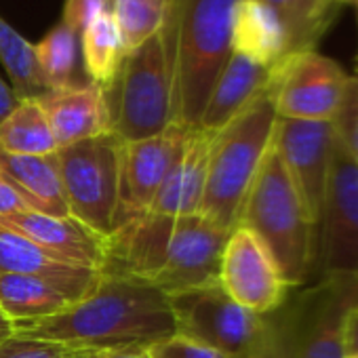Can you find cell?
<instances>
[{"mask_svg": "<svg viewBox=\"0 0 358 358\" xmlns=\"http://www.w3.org/2000/svg\"><path fill=\"white\" fill-rule=\"evenodd\" d=\"M230 232L207 217L141 213L106 236L99 272L148 282L166 297L220 282V264Z\"/></svg>", "mask_w": 358, "mask_h": 358, "instance_id": "cell-1", "label": "cell"}, {"mask_svg": "<svg viewBox=\"0 0 358 358\" xmlns=\"http://www.w3.org/2000/svg\"><path fill=\"white\" fill-rule=\"evenodd\" d=\"M15 335L57 341L83 350L150 345L175 335L169 297L141 280L103 274L89 297L36 322L15 324Z\"/></svg>", "mask_w": 358, "mask_h": 358, "instance_id": "cell-2", "label": "cell"}, {"mask_svg": "<svg viewBox=\"0 0 358 358\" xmlns=\"http://www.w3.org/2000/svg\"><path fill=\"white\" fill-rule=\"evenodd\" d=\"M238 226L268 247L291 289L314 278L316 224L272 145L245 199Z\"/></svg>", "mask_w": 358, "mask_h": 358, "instance_id": "cell-3", "label": "cell"}, {"mask_svg": "<svg viewBox=\"0 0 358 358\" xmlns=\"http://www.w3.org/2000/svg\"><path fill=\"white\" fill-rule=\"evenodd\" d=\"M238 0H177L173 122L199 129L211 89L232 55Z\"/></svg>", "mask_w": 358, "mask_h": 358, "instance_id": "cell-4", "label": "cell"}, {"mask_svg": "<svg viewBox=\"0 0 358 358\" xmlns=\"http://www.w3.org/2000/svg\"><path fill=\"white\" fill-rule=\"evenodd\" d=\"M276 110L266 89L224 129L211 135L207 186L201 215L211 224L232 232L253 179L272 145Z\"/></svg>", "mask_w": 358, "mask_h": 358, "instance_id": "cell-5", "label": "cell"}, {"mask_svg": "<svg viewBox=\"0 0 358 358\" xmlns=\"http://www.w3.org/2000/svg\"><path fill=\"white\" fill-rule=\"evenodd\" d=\"M175 11L171 22L127 53L114 85L106 91L112 133L120 141L154 137L173 124Z\"/></svg>", "mask_w": 358, "mask_h": 358, "instance_id": "cell-6", "label": "cell"}, {"mask_svg": "<svg viewBox=\"0 0 358 358\" xmlns=\"http://www.w3.org/2000/svg\"><path fill=\"white\" fill-rule=\"evenodd\" d=\"M297 289L268 314L270 358H345L343 331L358 308V276H318Z\"/></svg>", "mask_w": 358, "mask_h": 358, "instance_id": "cell-7", "label": "cell"}, {"mask_svg": "<svg viewBox=\"0 0 358 358\" xmlns=\"http://www.w3.org/2000/svg\"><path fill=\"white\" fill-rule=\"evenodd\" d=\"M175 333L203 341L230 358H270L268 314L238 306L222 285L169 295Z\"/></svg>", "mask_w": 358, "mask_h": 358, "instance_id": "cell-8", "label": "cell"}, {"mask_svg": "<svg viewBox=\"0 0 358 358\" xmlns=\"http://www.w3.org/2000/svg\"><path fill=\"white\" fill-rule=\"evenodd\" d=\"M120 150L122 141L106 133L55 152L70 215L101 236L118 226Z\"/></svg>", "mask_w": 358, "mask_h": 358, "instance_id": "cell-9", "label": "cell"}, {"mask_svg": "<svg viewBox=\"0 0 358 358\" xmlns=\"http://www.w3.org/2000/svg\"><path fill=\"white\" fill-rule=\"evenodd\" d=\"M350 78L337 62L306 49L289 53L272 68L268 91L278 118L335 120Z\"/></svg>", "mask_w": 358, "mask_h": 358, "instance_id": "cell-10", "label": "cell"}, {"mask_svg": "<svg viewBox=\"0 0 358 358\" xmlns=\"http://www.w3.org/2000/svg\"><path fill=\"white\" fill-rule=\"evenodd\" d=\"M339 139V137H337ZM314 274L358 276V162L337 143L316 224Z\"/></svg>", "mask_w": 358, "mask_h": 358, "instance_id": "cell-11", "label": "cell"}, {"mask_svg": "<svg viewBox=\"0 0 358 358\" xmlns=\"http://www.w3.org/2000/svg\"><path fill=\"white\" fill-rule=\"evenodd\" d=\"M337 143L333 120L278 118L274 127L272 148L291 175L314 224L320 217Z\"/></svg>", "mask_w": 358, "mask_h": 358, "instance_id": "cell-12", "label": "cell"}, {"mask_svg": "<svg viewBox=\"0 0 358 358\" xmlns=\"http://www.w3.org/2000/svg\"><path fill=\"white\" fill-rule=\"evenodd\" d=\"M220 285L238 306L262 316L276 312L293 291L268 247L243 226L226 241Z\"/></svg>", "mask_w": 358, "mask_h": 358, "instance_id": "cell-13", "label": "cell"}, {"mask_svg": "<svg viewBox=\"0 0 358 358\" xmlns=\"http://www.w3.org/2000/svg\"><path fill=\"white\" fill-rule=\"evenodd\" d=\"M190 131L192 129L173 122L169 129L154 137L122 141L118 226L135 215L150 211L164 177L182 154Z\"/></svg>", "mask_w": 358, "mask_h": 358, "instance_id": "cell-14", "label": "cell"}, {"mask_svg": "<svg viewBox=\"0 0 358 358\" xmlns=\"http://www.w3.org/2000/svg\"><path fill=\"white\" fill-rule=\"evenodd\" d=\"M99 270L74 274H0V312L13 324L57 316L93 293Z\"/></svg>", "mask_w": 358, "mask_h": 358, "instance_id": "cell-15", "label": "cell"}, {"mask_svg": "<svg viewBox=\"0 0 358 358\" xmlns=\"http://www.w3.org/2000/svg\"><path fill=\"white\" fill-rule=\"evenodd\" d=\"M0 224L32 241L59 262L91 270L103 268L106 236L93 232L74 217H55L41 211H20L0 217Z\"/></svg>", "mask_w": 358, "mask_h": 358, "instance_id": "cell-16", "label": "cell"}, {"mask_svg": "<svg viewBox=\"0 0 358 358\" xmlns=\"http://www.w3.org/2000/svg\"><path fill=\"white\" fill-rule=\"evenodd\" d=\"M36 99L59 148L112 133L106 91L95 83L76 89L47 91Z\"/></svg>", "mask_w": 358, "mask_h": 358, "instance_id": "cell-17", "label": "cell"}, {"mask_svg": "<svg viewBox=\"0 0 358 358\" xmlns=\"http://www.w3.org/2000/svg\"><path fill=\"white\" fill-rule=\"evenodd\" d=\"M209 148H211V133L192 129L182 154H179V158L171 166L150 207L152 213L171 215V217L201 213L205 186H207Z\"/></svg>", "mask_w": 358, "mask_h": 358, "instance_id": "cell-18", "label": "cell"}, {"mask_svg": "<svg viewBox=\"0 0 358 358\" xmlns=\"http://www.w3.org/2000/svg\"><path fill=\"white\" fill-rule=\"evenodd\" d=\"M270 76L272 68L259 66L238 53H232L211 89L199 129L211 135L224 129L268 89Z\"/></svg>", "mask_w": 358, "mask_h": 358, "instance_id": "cell-19", "label": "cell"}, {"mask_svg": "<svg viewBox=\"0 0 358 358\" xmlns=\"http://www.w3.org/2000/svg\"><path fill=\"white\" fill-rule=\"evenodd\" d=\"M232 53L274 68L291 53L282 17L264 0H238L232 15Z\"/></svg>", "mask_w": 358, "mask_h": 358, "instance_id": "cell-20", "label": "cell"}, {"mask_svg": "<svg viewBox=\"0 0 358 358\" xmlns=\"http://www.w3.org/2000/svg\"><path fill=\"white\" fill-rule=\"evenodd\" d=\"M0 171L20 188V192L30 201L34 211L55 217H72L55 154H45V156L0 154Z\"/></svg>", "mask_w": 358, "mask_h": 358, "instance_id": "cell-21", "label": "cell"}, {"mask_svg": "<svg viewBox=\"0 0 358 358\" xmlns=\"http://www.w3.org/2000/svg\"><path fill=\"white\" fill-rule=\"evenodd\" d=\"M36 66L47 91L76 89L89 85L85 80L80 36L72 32L64 22H57L36 45Z\"/></svg>", "mask_w": 358, "mask_h": 358, "instance_id": "cell-22", "label": "cell"}, {"mask_svg": "<svg viewBox=\"0 0 358 358\" xmlns=\"http://www.w3.org/2000/svg\"><path fill=\"white\" fill-rule=\"evenodd\" d=\"M80 55L89 83H95L108 91L127 57V49L112 11L101 13L85 28L80 34Z\"/></svg>", "mask_w": 358, "mask_h": 358, "instance_id": "cell-23", "label": "cell"}, {"mask_svg": "<svg viewBox=\"0 0 358 358\" xmlns=\"http://www.w3.org/2000/svg\"><path fill=\"white\" fill-rule=\"evenodd\" d=\"M59 150L38 99H20L15 110L0 122V154L45 156Z\"/></svg>", "mask_w": 358, "mask_h": 358, "instance_id": "cell-24", "label": "cell"}, {"mask_svg": "<svg viewBox=\"0 0 358 358\" xmlns=\"http://www.w3.org/2000/svg\"><path fill=\"white\" fill-rule=\"evenodd\" d=\"M177 0H112V17L127 53L158 34L173 17Z\"/></svg>", "mask_w": 358, "mask_h": 358, "instance_id": "cell-25", "label": "cell"}, {"mask_svg": "<svg viewBox=\"0 0 358 358\" xmlns=\"http://www.w3.org/2000/svg\"><path fill=\"white\" fill-rule=\"evenodd\" d=\"M0 62L11 78L17 99H36L47 93L38 74L34 45L28 43L3 17H0Z\"/></svg>", "mask_w": 358, "mask_h": 358, "instance_id": "cell-26", "label": "cell"}, {"mask_svg": "<svg viewBox=\"0 0 358 358\" xmlns=\"http://www.w3.org/2000/svg\"><path fill=\"white\" fill-rule=\"evenodd\" d=\"M78 266L59 262L32 241L0 224V274H74Z\"/></svg>", "mask_w": 358, "mask_h": 358, "instance_id": "cell-27", "label": "cell"}, {"mask_svg": "<svg viewBox=\"0 0 358 358\" xmlns=\"http://www.w3.org/2000/svg\"><path fill=\"white\" fill-rule=\"evenodd\" d=\"M93 354V350L22 335H13L0 341V358H91Z\"/></svg>", "mask_w": 358, "mask_h": 358, "instance_id": "cell-28", "label": "cell"}, {"mask_svg": "<svg viewBox=\"0 0 358 358\" xmlns=\"http://www.w3.org/2000/svg\"><path fill=\"white\" fill-rule=\"evenodd\" d=\"M145 350L150 358H230L224 352L203 341H196L192 337L179 335V333L164 337L160 341H154Z\"/></svg>", "mask_w": 358, "mask_h": 358, "instance_id": "cell-29", "label": "cell"}, {"mask_svg": "<svg viewBox=\"0 0 358 358\" xmlns=\"http://www.w3.org/2000/svg\"><path fill=\"white\" fill-rule=\"evenodd\" d=\"M333 122L337 129L339 143L350 154V158L358 162V76L356 74L350 78L348 95Z\"/></svg>", "mask_w": 358, "mask_h": 358, "instance_id": "cell-30", "label": "cell"}, {"mask_svg": "<svg viewBox=\"0 0 358 358\" xmlns=\"http://www.w3.org/2000/svg\"><path fill=\"white\" fill-rule=\"evenodd\" d=\"M268 3L285 22L289 30V41H291V53L293 51H306L314 49L308 43L306 36V24H303V11H301V0H264Z\"/></svg>", "mask_w": 358, "mask_h": 358, "instance_id": "cell-31", "label": "cell"}, {"mask_svg": "<svg viewBox=\"0 0 358 358\" xmlns=\"http://www.w3.org/2000/svg\"><path fill=\"white\" fill-rule=\"evenodd\" d=\"M108 11H112V0H66L59 22L80 36L95 17Z\"/></svg>", "mask_w": 358, "mask_h": 358, "instance_id": "cell-32", "label": "cell"}, {"mask_svg": "<svg viewBox=\"0 0 358 358\" xmlns=\"http://www.w3.org/2000/svg\"><path fill=\"white\" fill-rule=\"evenodd\" d=\"M301 11H303V24H306L308 43L314 47V43L322 36V32L331 24V13L335 9L327 7L322 0H301Z\"/></svg>", "mask_w": 358, "mask_h": 358, "instance_id": "cell-33", "label": "cell"}, {"mask_svg": "<svg viewBox=\"0 0 358 358\" xmlns=\"http://www.w3.org/2000/svg\"><path fill=\"white\" fill-rule=\"evenodd\" d=\"M20 211H34V207L20 192V188L11 182V179L0 171V217L20 213Z\"/></svg>", "mask_w": 358, "mask_h": 358, "instance_id": "cell-34", "label": "cell"}, {"mask_svg": "<svg viewBox=\"0 0 358 358\" xmlns=\"http://www.w3.org/2000/svg\"><path fill=\"white\" fill-rule=\"evenodd\" d=\"M343 350H345V356H358V308H354L345 318Z\"/></svg>", "mask_w": 358, "mask_h": 358, "instance_id": "cell-35", "label": "cell"}, {"mask_svg": "<svg viewBox=\"0 0 358 358\" xmlns=\"http://www.w3.org/2000/svg\"><path fill=\"white\" fill-rule=\"evenodd\" d=\"M91 358H150L145 345H127V348H110L99 350Z\"/></svg>", "mask_w": 358, "mask_h": 358, "instance_id": "cell-36", "label": "cell"}, {"mask_svg": "<svg viewBox=\"0 0 358 358\" xmlns=\"http://www.w3.org/2000/svg\"><path fill=\"white\" fill-rule=\"evenodd\" d=\"M17 97H15V93H13V89L0 78V122H3L13 110H15V106H17Z\"/></svg>", "mask_w": 358, "mask_h": 358, "instance_id": "cell-37", "label": "cell"}, {"mask_svg": "<svg viewBox=\"0 0 358 358\" xmlns=\"http://www.w3.org/2000/svg\"><path fill=\"white\" fill-rule=\"evenodd\" d=\"M13 335H15V324L3 312H0V341H5Z\"/></svg>", "mask_w": 358, "mask_h": 358, "instance_id": "cell-38", "label": "cell"}, {"mask_svg": "<svg viewBox=\"0 0 358 358\" xmlns=\"http://www.w3.org/2000/svg\"><path fill=\"white\" fill-rule=\"evenodd\" d=\"M322 3L331 9H335L337 5H345V3H358V0H322Z\"/></svg>", "mask_w": 358, "mask_h": 358, "instance_id": "cell-39", "label": "cell"}, {"mask_svg": "<svg viewBox=\"0 0 358 358\" xmlns=\"http://www.w3.org/2000/svg\"><path fill=\"white\" fill-rule=\"evenodd\" d=\"M345 358H358V356H345Z\"/></svg>", "mask_w": 358, "mask_h": 358, "instance_id": "cell-40", "label": "cell"}, {"mask_svg": "<svg viewBox=\"0 0 358 358\" xmlns=\"http://www.w3.org/2000/svg\"><path fill=\"white\" fill-rule=\"evenodd\" d=\"M356 76H358V66H356Z\"/></svg>", "mask_w": 358, "mask_h": 358, "instance_id": "cell-41", "label": "cell"}]
</instances>
